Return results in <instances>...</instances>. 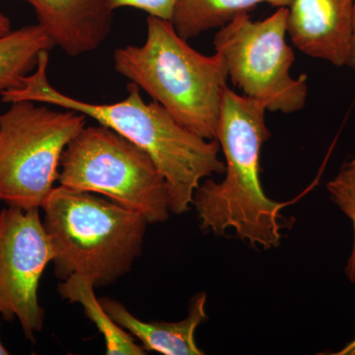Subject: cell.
<instances>
[{"label": "cell", "instance_id": "1", "mask_svg": "<svg viewBox=\"0 0 355 355\" xmlns=\"http://www.w3.org/2000/svg\"><path fill=\"white\" fill-rule=\"evenodd\" d=\"M50 51L40 55L38 64L19 87L2 93V102L32 101L71 110L111 128L146 151L165 178L170 211L190 209L193 193L205 178L224 174L217 140H207L187 130L157 102L144 101L137 84H128L127 97L112 104L76 99L53 87L48 76Z\"/></svg>", "mask_w": 355, "mask_h": 355}, {"label": "cell", "instance_id": "2", "mask_svg": "<svg viewBox=\"0 0 355 355\" xmlns=\"http://www.w3.org/2000/svg\"><path fill=\"white\" fill-rule=\"evenodd\" d=\"M266 112L256 100L224 88L216 140L225 157V177L220 183H200L191 205L203 230L216 235L233 230L251 246L270 250L279 246L286 203L266 197L261 183V148L270 137Z\"/></svg>", "mask_w": 355, "mask_h": 355}, {"label": "cell", "instance_id": "3", "mask_svg": "<svg viewBox=\"0 0 355 355\" xmlns=\"http://www.w3.org/2000/svg\"><path fill=\"white\" fill-rule=\"evenodd\" d=\"M141 46L116 49L114 67L137 84L187 130L217 139L222 92L228 73L223 58L191 48L171 21L148 16Z\"/></svg>", "mask_w": 355, "mask_h": 355}, {"label": "cell", "instance_id": "4", "mask_svg": "<svg viewBox=\"0 0 355 355\" xmlns=\"http://www.w3.org/2000/svg\"><path fill=\"white\" fill-rule=\"evenodd\" d=\"M41 209L58 279L80 273L96 287L109 286L127 275L141 254L148 222L139 212L60 184Z\"/></svg>", "mask_w": 355, "mask_h": 355}, {"label": "cell", "instance_id": "5", "mask_svg": "<svg viewBox=\"0 0 355 355\" xmlns=\"http://www.w3.org/2000/svg\"><path fill=\"white\" fill-rule=\"evenodd\" d=\"M58 183L99 193L144 216L148 224L169 217L167 183L150 156L105 125L84 127L62 156Z\"/></svg>", "mask_w": 355, "mask_h": 355}, {"label": "cell", "instance_id": "6", "mask_svg": "<svg viewBox=\"0 0 355 355\" xmlns=\"http://www.w3.org/2000/svg\"><path fill=\"white\" fill-rule=\"evenodd\" d=\"M83 114L16 101L0 114V202L41 209L55 188L62 154L86 125Z\"/></svg>", "mask_w": 355, "mask_h": 355}, {"label": "cell", "instance_id": "7", "mask_svg": "<svg viewBox=\"0 0 355 355\" xmlns=\"http://www.w3.org/2000/svg\"><path fill=\"white\" fill-rule=\"evenodd\" d=\"M287 7L263 20L241 13L219 28L214 38L228 79L270 113L294 114L307 101V76L292 77L295 55L287 44Z\"/></svg>", "mask_w": 355, "mask_h": 355}, {"label": "cell", "instance_id": "8", "mask_svg": "<svg viewBox=\"0 0 355 355\" xmlns=\"http://www.w3.org/2000/svg\"><path fill=\"white\" fill-rule=\"evenodd\" d=\"M53 245L40 209L8 207L0 211V315L18 320L25 338L35 343L43 330L40 280L53 263Z\"/></svg>", "mask_w": 355, "mask_h": 355}, {"label": "cell", "instance_id": "9", "mask_svg": "<svg viewBox=\"0 0 355 355\" xmlns=\"http://www.w3.org/2000/svg\"><path fill=\"white\" fill-rule=\"evenodd\" d=\"M354 0H292L287 35L299 51L336 67L349 64Z\"/></svg>", "mask_w": 355, "mask_h": 355}, {"label": "cell", "instance_id": "10", "mask_svg": "<svg viewBox=\"0 0 355 355\" xmlns=\"http://www.w3.org/2000/svg\"><path fill=\"white\" fill-rule=\"evenodd\" d=\"M29 4L55 46L70 58L99 49L113 27L107 0H18Z\"/></svg>", "mask_w": 355, "mask_h": 355}, {"label": "cell", "instance_id": "11", "mask_svg": "<svg viewBox=\"0 0 355 355\" xmlns=\"http://www.w3.org/2000/svg\"><path fill=\"white\" fill-rule=\"evenodd\" d=\"M110 317L137 338L146 350L164 355H202L196 343V331L207 319V294L191 299L188 316L179 322H147L133 316L121 302L111 298L99 299Z\"/></svg>", "mask_w": 355, "mask_h": 355}, {"label": "cell", "instance_id": "12", "mask_svg": "<svg viewBox=\"0 0 355 355\" xmlns=\"http://www.w3.org/2000/svg\"><path fill=\"white\" fill-rule=\"evenodd\" d=\"M292 0H180L172 17L178 34L187 40L196 38L211 29H219L241 13L259 4L277 8L288 7Z\"/></svg>", "mask_w": 355, "mask_h": 355}, {"label": "cell", "instance_id": "13", "mask_svg": "<svg viewBox=\"0 0 355 355\" xmlns=\"http://www.w3.org/2000/svg\"><path fill=\"white\" fill-rule=\"evenodd\" d=\"M95 287L94 282L88 277L76 273L58 284V292L64 300L83 306L86 316L104 336L106 354H146L144 347L137 345L132 335L116 324L103 308L99 299L96 297Z\"/></svg>", "mask_w": 355, "mask_h": 355}, {"label": "cell", "instance_id": "14", "mask_svg": "<svg viewBox=\"0 0 355 355\" xmlns=\"http://www.w3.org/2000/svg\"><path fill=\"white\" fill-rule=\"evenodd\" d=\"M53 46V41L38 23L0 37V96L19 87L23 78L36 69L40 55Z\"/></svg>", "mask_w": 355, "mask_h": 355}, {"label": "cell", "instance_id": "15", "mask_svg": "<svg viewBox=\"0 0 355 355\" xmlns=\"http://www.w3.org/2000/svg\"><path fill=\"white\" fill-rule=\"evenodd\" d=\"M327 189L331 202H335L352 222L354 246L345 266V275L355 286V159L343 166L335 179L327 184Z\"/></svg>", "mask_w": 355, "mask_h": 355}, {"label": "cell", "instance_id": "16", "mask_svg": "<svg viewBox=\"0 0 355 355\" xmlns=\"http://www.w3.org/2000/svg\"><path fill=\"white\" fill-rule=\"evenodd\" d=\"M107 1L110 8L113 11L123 7H130V8L144 11L148 14V16L171 21L180 0H107Z\"/></svg>", "mask_w": 355, "mask_h": 355}, {"label": "cell", "instance_id": "17", "mask_svg": "<svg viewBox=\"0 0 355 355\" xmlns=\"http://www.w3.org/2000/svg\"><path fill=\"white\" fill-rule=\"evenodd\" d=\"M10 31H12L10 20L3 13L0 12V37L8 34Z\"/></svg>", "mask_w": 355, "mask_h": 355}, {"label": "cell", "instance_id": "18", "mask_svg": "<svg viewBox=\"0 0 355 355\" xmlns=\"http://www.w3.org/2000/svg\"><path fill=\"white\" fill-rule=\"evenodd\" d=\"M347 65L355 70V0L354 3V31H352V51H350L349 64Z\"/></svg>", "mask_w": 355, "mask_h": 355}, {"label": "cell", "instance_id": "19", "mask_svg": "<svg viewBox=\"0 0 355 355\" xmlns=\"http://www.w3.org/2000/svg\"><path fill=\"white\" fill-rule=\"evenodd\" d=\"M335 355H355V336L352 342L345 345L342 349L338 350V352L333 354Z\"/></svg>", "mask_w": 355, "mask_h": 355}, {"label": "cell", "instance_id": "20", "mask_svg": "<svg viewBox=\"0 0 355 355\" xmlns=\"http://www.w3.org/2000/svg\"><path fill=\"white\" fill-rule=\"evenodd\" d=\"M9 354L8 350L3 347L2 345L1 340H0V355H7Z\"/></svg>", "mask_w": 355, "mask_h": 355}]
</instances>
